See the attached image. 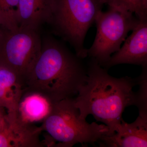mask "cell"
<instances>
[{
    "label": "cell",
    "instance_id": "6da1fadb",
    "mask_svg": "<svg viewBox=\"0 0 147 147\" xmlns=\"http://www.w3.org/2000/svg\"><path fill=\"white\" fill-rule=\"evenodd\" d=\"M86 67V82L74 98V104L79 109L80 118L86 120L92 115L96 120L108 127L107 135H112L121 123L125 108L137 106V92L133 91V88L139 84V77H113L90 58Z\"/></svg>",
    "mask_w": 147,
    "mask_h": 147
},
{
    "label": "cell",
    "instance_id": "7a4b0ae2",
    "mask_svg": "<svg viewBox=\"0 0 147 147\" xmlns=\"http://www.w3.org/2000/svg\"><path fill=\"white\" fill-rule=\"evenodd\" d=\"M81 59L52 38L42 40L39 57L26 79V92L42 94L52 102L76 96L86 82Z\"/></svg>",
    "mask_w": 147,
    "mask_h": 147
},
{
    "label": "cell",
    "instance_id": "3957f363",
    "mask_svg": "<svg viewBox=\"0 0 147 147\" xmlns=\"http://www.w3.org/2000/svg\"><path fill=\"white\" fill-rule=\"evenodd\" d=\"M46 132L42 141L45 146L71 147L77 144H94L107 135L109 128L105 124L89 123L80 118L74 98L53 102L50 113L40 126Z\"/></svg>",
    "mask_w": 147,
    "mask_h": 147
},
{
    "label": "cell",
    "instance_id": "277c9868",
    "mask_svg": "<svg viewBox=\"0 0 147 147\" xmlns=\"http://www.w3.org/2000/svg\"><path fill=\"white\" fill-rule=\"evenodd\" d=\"M102 6L98 0H54L49 24L56 34L67 41L76 55L83 59L88 57L84 46L87 32Z\"/></svg>",
    "mask_w": 147,
    "mask_h": 147
},
{
    "label": "cell",
    "instance_id": "5b68a950",
    "mask_svg": "<svg viewBox=\"0 0 147 147\" xmlns=\"http://www.w3.org/2000/svg\"><path fill=\"white\" fill-rule=\"evenodd\" d=\"M139 19L133 13L110 7L107 11H100L96 18V35L92 45L87 50L88 56L101 67L111 55L119 50L129 32L133 30Z\"/></svg>",
    "mask_w": 147,
    "mask_h": 147
},
{
    "label": "cell",
    "instance_id": "8992f818",
    "mask_svg": "<svg viewBox=\"0 0 147 147\" xmlns=\"http://www.w3.org/2000/svg\"><path fill=\"white\" fill-rule=\"evenodd\" d=\"M1 28L0 65L13 70L26 83L41 52L42 40L38 31L21 28L14 30Z\"/></svg>",
    "mask_w": 147,
    "mask_h": 147
},
{
    "label": "cell",
    "instance_id": "52a82bcc",
    "mask_svg": "<svg viewBox=\"0 0 147 147\" xmlns=\"http://www.w3.org/2000/svg\"><path fill=\"white\" fill-rule=\"evenodd\" d=\"M122 47L102 67L106 69L121 64L147 66V20H139Z\"/></svg>",
    "mask_w": 147,
    "mask_h": 147
},
{
    "label": "cell",
    "instance_id": "ba28073f",
    "mask_svg": "<svg viewBox=\"0 0 147 147\" xmlns=\"http://www.w3.org/2000/svg\"><path fill=\"white\" fill-rule=\"evenodd\" d=\"M96 143L99 147H147V117L139 115L128 123L122 119L112 135L101 137Z\"/></svg>",
    "mask_w": 147,
    "mask_h": 147
},
{
    "label": "cell",
    "instance_id": "9c48e42d",
    "mask_svg": "<svg viewBox=\"0 0 147 147\" xmlns=\"http://www.w3.org/2000/svg\"><path fill=\"white\" fill-rule=\"evenodd\" d=\"M26 92L23 78L10 69L0 65V108L7 110L8 117H18L19 103Z\"/></svg>",
    "mask_w": 147,
    "mask_h": 147
},
{
    "label": "cell",
    "instance_id": "30bf717a",
    "mask_svg": "<svg viewBox=\"0 0 147 147\" xmlns=\"http://www.w3.org/2000/svg\"><path fill=\"white\" fill-rule=\"evenodd\" d=\"M54 0H19L17 20L19 28L38 31L41 26L49 24Z\"/></svg>",
    "mask_w": 147,
    "mask_h": 147
},
{
    "label": "cell",
    "instance_id": "8fae6325",
    "mask_svg": "<svg viewBox=\"0 0 147 147\" xmlns=\"http://www.w3.org/2000/svg\"><path fill=\"white\" fill-rule=\"evenodd\" d=\"M53 103L42 94L26 92L19 103L18 117L30 123L42 121L50 113Z\"/></svg>",
    "mask_w": 147,
    "mask_h": 147
},
{
    "label": "cell",
    "instance_id": "7c38bea8",
    "mask_svg": "<svg viewBox=\"0 0 147 147\" xmlns=\"http://www.w3.org/2000/svg\"><path fill=\"white\" fill-rule=\"evenodd\" d=\"M109 7L134 13L139 20H147V0H98Z\"/></svg>",
    "mask_w": 147,
    "mask_h": 147
},
{
    "label": "cell",
    "instance_id": "4fadbf2b",
    "mask_svg": "<svg viewBox=\"0 0 147 147\" xmlns=\"http://www.w3.org/2000/svg\"><path fill=\"white\" fill-rule=\"evenodd\" d=\"M19 0H0V27L9 30L19 28L17 20Z\"/></svg>",
    "mask_w": 147,
    "mask_h": 147
},
{
    "label": "cell",
    "instance_id": "5bb4252c",
    "mask_svg": "<svg viewBox=\"0 0 147 147\" xmlns=\"http://www.w3.org/2000/svg\"><path fill=\"white\" fill-rule=\"evenodd\" d=\"M139 91L137 92L138 103L137 107L139 115L147 117V66L143 67L142 74L139 76Z\"/></svg>",
    "mask_w": 147,
    "mask_h": 147
},
{
    "label": "cell",
    "instance_id": "9a60e30c",
    "mask_svg": "<svg viewBox=\"0 0 147 147\" xmlns=\"http://www.w3.org/2000/svg\"><path fill=\"white\" fill-rule=\"evenodd\" d=\"M5 123V119L4 117L1 116L0 115V131L2 129Z\"/></svg>",
    "mask_w": 147,
    "mask_h": 147
},
{
    "label": "cell",
    "instance_id": "2e32d148",
    "mask_svg": "<svg viewBox=\"0 0 147 147\" xmlns=\"http://www.w3.org/2000/svg\"><path fill=\"white\" fill-rule=\"evenodd\" d=\"M6 114L5 113V110L3 108H0V115L3 117H4Z\"/></svg>",
    "mask_w": 147,
    "mask_h": 147
},
{
    "label": "cell",
    "instance_id": "e0dca14e",
    "mask_svg": "<svg viewBox=\"0 0 147 147\" xmlns=\"http://www.w3.org/2000/svg\"><path fill=\"white\" fill-rule=\"evenodd\" d=\"M1 32H2L1 28V27H0V37H1Z\"/></svg>",
    "mask_w": 147,
    "mask_h": 147
}]
</instances>
